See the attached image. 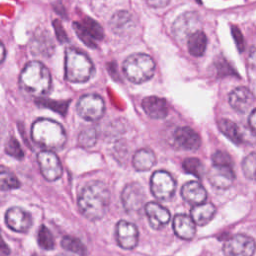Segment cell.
I'll return each mask as SVG.
<instances>
[{
  "label": "cell",
  "mask_w": 256,
  "mask_h": 256,
  "mask_svg": "<svg viewBox=\"0 0 256 256\" xmlns=\"http://www.w3.org/2000/svg\"><path fill=\"white\" fill-rule=\"evenodd\" d=\"M110 203V191L101 181H93L84 186L78 197L80 212L89 220L101 219Z\"/></svg>",
  "instance_id": "6da1fadb"
},
{
  "label": "cell",
  "mask_w": 256,
  "mask_h": 256,
  "mask_svg": "<svg viewBox=\"0 0 256 256\" xmlns=\"http://www.w3.org/2000/svg\"><path fill=\"white\" fill-rule=\"evenodd\" d=\"M32 140L40 147L49 151L61 150L66 144V132L58 122L40 118L37 119L31 127Z\"/></svg>",
  "instance_id": "7a4b0ae2"
},
{
  "label": "cell",
  "mask_w": 256,
  "mask_h": 256,
  "mask_svg": "<svg viewBox=\"0 0 256 256\" xmlns=\"http://www.w3.org/2000/svg\"><path fill=\"white\" fill-rule=\"evenodd\" d=\"M19 84L20 88L28 95L41 97L50 91L51 75L44 64L39 61H31L23 68Z\"/></svg>",
  "instance_id": "3957f363"
},
{
  "label": "cell",
  "mask_w": 256,
  "mask_h": 256,
  "mask_svg": "<svg viewBox=\"0 0 256 256\" xmlns=\"http://www.w3.org/2000/svg\"><path fill=\"white\" fill-rule=\"evenodd\" d=\"M94 67L86 54L75 49L68 48L65 53V77L73 83H83L89 80Z\"/></svg>",
  "instance_id": "277c9868"
},
{
  "label": "cell",
  "mask_w": 256,
  "mask_h": 256,
  "mask_svg": "<svg viewBox=\"0 0 256 256\" xmlns=\"http://www.w3.org/2000/svg\"><path fill=\"white\" fill-rule=\"evenodd\" d=\"M155 70L152 58L143 53L130 55L123 63V71L126 77L133 83L140 84L149 80Z\"/></svg>",
  "instance_id": "5b68a950"
},
{
  "label": "cell",
  "mask_w": 256,
  "mask_h": 256,
  "mask_svg": "<svg viewBox=\"0 0 256 256\" xmlns=\"http://www.w3.org/2000/svg\"><path fill=\"white\" fill-rule=\"evenodd\" d=\"M201 28V18L196 12L189 11L180 15L174 22L172 30L178 41L184 42Z\"/></svg>",
  "instance_id": "8992f818"
},
{
  "label": "cell",
  "mask_w": 256,
  "mask_h": 256,
  "mask_svg": "<svg viewBox=\"0 0 256 256\" xmlns=\"http://www.w3.org/2000/svg\"><path fill=\"white\" fill-rule=\"evenodd\" d=\"M150 188L152 194L157 199L166 201L174 195L176 183L170 173L164 170H158L151 176Z\"/></svg>",
  "instance_id": "52a82bcc"
},
{
  "label": "cell",
  "mask_w": 256,
  "mask_h": 256,
  "mask_svg": "<svg viewBox=\"0 0 256 256\" xmlns=\"http://www.w3.org/2000/svg\"><path fill=\"white\" fill-rule=\"evenodd\" d=\"M105 111L103 99L96 94L82 96L77 103V112L80 117L87 121L99 120Z\"/></svg>",
  "instance_id": "ba28073f"
},
{
  "label": "cell",
  "mask_w": 256,
  "mask_h": 256,
  "mask_svg": "<svg viewBox=\"0 0 256 256\" xmlns=\"http://www.w3.org/2000/svg\"><path fill=\"white\" fill-rule=\"evenodd\" d=\"M73 28L80 40L91 48L97 47V41L104 37L102 27L92 18H85L82 22H74Z\"/></svg>",
  "instance_id": "9c48e42d"
},
{
  "label": "cell",
  "mask_w": 256,
  "mask_h": 256,
  "mask_svg": "<svg viewBox=\"0 0 256 256\" xmlns=\"http://www.w3.org/2000/svg\"><path fill=\"white\" fill-rule=\"evenodd\" d=\"M223 251L225 256H253L255 242L247 235L237 234L224 243Z\"/></svg>",
  "instance_id": "30bf717a"
},
{
  "label": "cell",
  "mask_w": 256,
  "mask_h": 256,
  "mask_svg": "<svg viewBox=\"0 0 256 256\" xmlns=\"http://www.w3.org/2000/svg\"><path fill=\"white\" fill-rule=\"evenodd\" d=\"M37 161L43 177L48 181H55L62 175V165L58 156L49 150L38 153Z\"/></svg>",
  "instance_id": "8fae6325"
},
{
  "label": "cell",
  "mask_w": 256,
  "mask_h": 256,
  "mask_svg": "<svg viewBox=\"0 0 256 256\" xmlns=\"http://www.w3.org/2000/svg\"><path fill=\"white\" fill-rule=\"evenodd\" d=\"M121 200L127 212H138L144 206L145 192L143 187L135 182L126 185L122 191Z\"/></svg>",
  "instance_id": "7c38bea8"
},
{
  "label": "cell",
  "mask_w": 256,
  "mask_h": 256,
  "mask_svg": "<svg viewBox=\"0 0 256 256\" xmlns=\"http://www.w3.org/2000/svg\"><path fill=\"white\" fill-rule=\"evenodd\" d=\"M5 223L11 230L19 233H24L27 232L31 227L32 217L24 209L14 206L6 211Z\"/></svg>",
  "instance_id": "4fadbf2b"
},
{
  "label": "cell",
  "mask_w": 256,
  "mask_h": 256,
  "mask_svg": "<svg viewBox=\"0 0 256 256\" xmlns=\"http://www.w3.org/2000/svg\"><path fill=\"white\" fill-rule=\"evenodd\" d=\"M138 229L128 221L120 220L116 225V239L123 249H133L138 243Z\"/></svg>",
  "instance_id": "5bb4252c"
},
{
  "label": "cell",
  "mask_w": 256,
  "mask_h": 256,
  "mask_svg": "<svg viewBox=\"0 0 256 256\" xmlns=\"http://www.w3.org/2000/svg\"><path fill=\"white\" fill-rule=\"evenodd\" d=\"M207 178L212 186L218 189H227L232 185L235 174L231 166L213 165L207 173Z\"/></svg>",
  "instance_id": "9a60e30c"
},
{
  "label": "cell",
  "mask_w": 256,
  "mask_h": 256,
  "mask_svg": "<svg viewBox=\"0 0 256 256\" xmlns=\"http://www.w3.org/2000/svg\"><path fill=\"white\" fill-rule=\"evenodd\" d=\"M173 140L177 147L184 150H197L201 144L199 135L190 127H178L173 133Z\"/></svg>",
  "instance_id": "2e32d148"
},
{
  "label": "cell",
  "mask_w": 256,
  "mask_h": 256,
  "mask_svg": "<svg viewBox=\"0 0 256 256\" xmlns=\"http://www.w3.org/2000/svg\"><path fill=\"white\" fill-rule=\"evenodd\" d=\"M253 102L254 96L246 87H237L229 95V103L231 107L239 113L247 112Z\"/></svg>",
  "instance_id": "e0dca14e"
},
{
  "label": "cell",
  "mask_w": 256,
  "mask_h": 256,
  "mask_svg": "<svg viewBox=\"0 0 256 256\" xmlns=\"http://www.w3.org/2000/svg\"><path fill=\"white\" fill-rule=\"evenodd\" d=\"M144 208L152 228L160 229L170 221L169 211L159 203L149 202Z\"/></svg>",
  "instance_id": "ac0fdd59"
},
{
  "label": "cell",
  "mask_w": 256,
  "mask_h": 256,
  "mask_svg": "<svg viewBox=\"0 0 256 256\" xmlns=\"http://www.w3.org/2000/svg\"><path fill=\"white\" fill-rule=\"evenodd\" d=\"M142 107L144 112L153 119L165 118L168 114V106L163 98L148 96L143 99Z\"/></svg>",
  "instance_id": "d6986e66"
},
{
  "label": "cell",
  "mask_w": 256,
  "mask_h": 256,
  "mask_svg": "<svg viewBox=\"0 0 256 256\" xmlns=\"http://www.w3.org/2000/svg\"><path fill=\"white\" fill-rule=\"evenodd\" d=\"M181 195L184 201L191 205L203 203L207 198L205 188L197 181H189L185 183L181 189Z\"/></svg>",
  "instance_id": "ffe728a7"
},
{
  "label": "cell",
  "mask_w": 256,
  "mask_h": 256,
  "mask_svg": "<svg viewBox=\"0 0 256 256\" xmlns=\"http://www.w3.org/2000/svg\"><path fill=\"white\" fill-rule=\"evenodd\" d=\"M175 234L184 240H190L195 236L196 226L191 217L185 214H177L173 219Z\"/></svg>",
  "instance_id": "44dd1931"
},
{
  "label": "cell",
  "mask_w": 256,
  "mask_h": 256,
  "mask_svg": "<svg viewBox=\"0 0 256 256\" xmlns=\"http://www.w3.org/2000/svg\"><path fill=\"white\" fill-rule=\"evenodd\" d=\"M216 208L212 203H200L194 205L191 209V219L195 224L203 226L206 225L214 217Z\"/></svg>",
  "instance_id": "7402d4cb"
},
{
  "label": "cell",
  "mask_w": 256,
  "mask_h": 256,
  "mask_svg": "<svg viewBox=\"0 0 256 256\" xmlns=\"http://www.w3.org/2000/svg\"><path fill=\"white\" fill-rule=\"evenodd\" d=\"M134 26L132 15L128 11H118L116 12L111 20L110 27L114 33L118 35H123L131 30Z\"/></svg>",
  "instance_id": "603a6c76"
},
{
  "label": "cell",
  "mask_w": 256,
  "mask_h": 256,
  "mask_svg": "<svg viewBox=\"0 0 256 256\" xmlns=\"http://www.w3.org/2000/svg\"><path fill=\"white\" fill-rule=\"evenodd\" d=\"M132 163L137 171H147L156 163V156L150 149H140L133 156Z\"/></svg>",
  "instance_id": "cb8c5ba5"
},
{
  "label": "cell",
  "mask_w": 256,
  "mask_h": 256,
  "mask_svg": "<svg viewBox=\"0 0 256 256\" xmlns=\"http://www.w3.org/2000/svg\"><path fill=\"white\" fill-rule=\"evenodd\" d=\"M207 45V37L201 30L196 31L187 39V46L189 53L192 56L200 57L205 52Z\"/></svg>",
  "instance_id": "d4e9b609"
},
{
  "label": "cell",
  "mask_w": 256,
  "mask_h": 256,
  "mask_svg": "<svg viewBox=\"0 0 256 256\" xmlns=\"http://www.w3.org/2000/svg\"><path fill=\"white\" fill-rule=\"evenodd\" d=\"M219 130L232 142L236 144H240L243 141V136L240 131V128L236 123L228 120V119H220L218 121Z\"/></svg>",
  "instance_id": "484cf974"
},
{
  "label": "cell",
  "mask_w": 256,
  "mask_h": 256,
  "mask_svg": "<svg viewBox=\"0 0 256 256\" xmlns=\"http://www.w3.org/2000/svg\"><path fill=\"white\" fill-rule=\"evenodd\" d=\"M20 182L13 172L4 166H0V190L8 191L20 187Z\"/></svg>",
  "instance_id": "4316f807"
},
{
  "label": "cell",
  "mask_w": 256,
  "mask_h": 256,
  "mask_svg": "<svg viewBox=\"0 0 256 256\" xmlns=\"http://www.w3.org/2000/svg\"><path fill=\"white\" fill-rule=\"evenodd\" d=\"M61 246L72 253H75L79 256H86L87 249L85 245L77 238L72 236H64L61 240Z\"/></svg>",
  "instance_id": "83f0119b"
},
{
  "label": "cell",
  "mask_w": 256,
  "mask_h": 256,
  "mask_svg": "<svg viewBox=\"0 0 256 256\" xmlns=\"http://www.w3.org/2000/svg\"><path fill=\"white\" fill-rule=\"evenodd\" d=\"M37 241L39 246L44 250H52L55 246L54 237L51 231L44 225H42L38 230Z\"/></svg>",
  "instance_id": "f1b7e54d"
},
{
  "label": "cell",
  "mask_w": 256,
  "mask_h": 256,
  "mask_svg": "<svg viewBox=\"0 0 256 256\" xmlns=\"http://www.w3.org/2000/svg\"><path fill=\"white\" fill-rule=\"evenodd\" d=\"M79 145L84 149L92 148L97 142V131L95 128H86L80 134L78 138Z\"/></svg>",
  "instance_id": "f546056e"
},
{
  "label": "cell",
  "mask_w": 256,
  "mask_h": 256,
  "mask_svg": "<svg viewBox=\"0 0 256 256\" xmlns=\"http://www.w3.org/2000/svg\"><path fill=\"white\" fill-rule=\"evenodd\" d=\"M182 167L187 173L192 174L197 178L202 177L204 168H203V165H202V163L200 162L199 159H197V158H186L183 161Z\"/></svg>",
  "instance_id": "4dcf8cb0"
},
{
  "label": "cell",
  "mask_w": 256,
  "mask_h": 256,
  "mask_svg": "<svg viewBox=\"0 0 256 256\" xmlns=\"http://www.w3.org/2000/svg\"><path fill=\"white\" fill-rule=\"evenodd\" d=\"M255 165H256L255 152H251L244 158L242 163V169H243L244 175L250 180L255 179Z\"/></svg>",
  "instance_id": "1f68e13d"
},
{
  "label": "cell",
  "mask_w": 256,
  "mask_h": 256,
  "mask_svg": "<svg viewBox=\"0 0 256 256\" xmlns=\"http://www.w3.org/2000/svg\"><path fill=\"white\" fill-rule=\"evenodd\" d=\"M5 151L10 156L15 157L17 159H22L23 156H24V152L21 149L19 142L15 138H10L9 139V141L6 144Z\"/></svg>",
  "instance_id": "d6a6232c"
},
{
  "label": "cell",
  "mask_w": 256,
  "mask_h": 256,
  "mask_svg": "<svg viewBox=\"0 0 256 256\" xmlns=\"http://www.w3.org/2000/svg\"><path fill=\"white\" fill-rule=\"evenodd\" d=\"M212 161L214 165H222V166H231L232 159L230 155L224 151L218 150L213 153Z\"/></svg>",
  "instance_id": "836d02e7"
},
{
  "label": "cell",
  "mask_w": 256,
  "mask_h": 256,
  "mask_svg": "<svg viewBox=\"0 0 256 256\" xmlns=\"http://www.w3.org/2000/svg\"><path fill=\"white\" fill-rule=\"evenodd\" d=\"M231 30H232V35L235 39V42L237 44V47L240 51H243L244 49V41H243V37H242V34L240 33L239 29L236 27V26H232L231 27Z\"/></svg>",
  "instance_id": "e575fe53"
},
{
  "label": "cell",
  "mask_w": 256,
  "mask_h": 256,
  "mask_svg": "<svg viewBox=\"0 0 256 256\" xmlns=\"http://www.w3.org/2000/svg\"><path fill=\"white\" fill-rule=\"evenodd\" d=\"M170 0H147L149 6L153 8H163L165 7Z\"/></svg>",
  "instance_id": "d590c367"
},
{
  "label": "cell",
  "mask_w": 256,
  "mask_h": 256,
  "mask_svg": "<svg viewBox=\"0 0 256 256\" xmlns=\"http://www.w3.org/2000/svg\"><path fill=\"white\" fill-rule=\"evenodd\" d=\"M255 119H256V115H255V109H253L250 113V116L248 118V124L252 130V132L254 133L255 132V125H256V122H255Z\"/></svg>",
  "instance_id": "8d00e7d4"
},
{
  "label": "cell",
  "mask_w": 256,
  "mask_h": 256,
  "mask_svg": "<svg viewBox=\"0 0 256 256\" xmlns=\"http://www.w3.org/2000/svg\"><path fill=\"white\" fill-rule=\"evenodd\" d=\"M0 252L2 253V255L9 254V248L6 246L5 242L1 239V237H0Z\"/></svg>",
  "instance_id": "74e56055"
},
{
  "label": "cell",
  "mask_w": 256,
  "mask_h": 256,
  "mask_svg": "<svg viewBox=\"0 0 256 256\" xmlns=\"http://www.w3.org/2000/svg\"><path fill=\"white\" fill-rule=\"evenodd\" d=\"M5 55H6L5 47H4L3 43L0 41V64L4 61V59H5Z\"/></svg>",
  "instance_id": "f35d334b"
}]
</instances>
